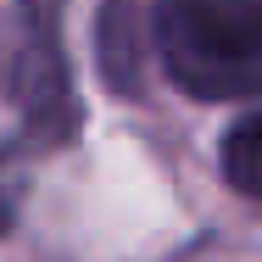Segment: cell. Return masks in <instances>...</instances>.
Wrapping results in <instances>:
<instances>
[{"label":"cell","instance_id":"obj_1","mask_svg":"<svg viewBox=\"0 0 262 262\" xmlns=\"http://www.w3.org/2000/svg\"><path fill=\"white\" fill-rule=\"evenodd\" d=\"M151 39L167 78L195 101L262 90V0H157Z\"/></svg>","mask_w":262,"mask_h":262},{"label":"cell","instance_id":"obj_2","mask_svg":"<svg viewBox=\"0 0 262 262\" xmlns=\"http://www.w3.org/2000/svg\"><path fill=\"white\" fill-rule=\"evenodd\" d=\"M223 179H229L246 201H262V112L240 117V123L223 134Z\"/></svg>","mask_w":262,"mask_h":262}]
</instances>
